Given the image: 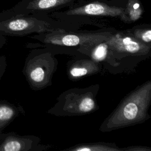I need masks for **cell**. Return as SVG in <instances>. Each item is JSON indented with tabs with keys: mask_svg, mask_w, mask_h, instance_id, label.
Wrapping results in <instances>:
<instances>
[{
	"mask_svg": "<svg viewBox=\"0 0 151 151\" xmlns=\"http://www.w3.org/2000/svg\"><path fill=\"white\" fill-rule=\"evenodd\" d=\"M58 61L51 52L35 49L28 54L22 73L34 90H42L51 85Z\"/></svg>",
	"mask_w": 151,
	"mask_h": 151,
	"instance_id": "3",
	"label": "cell"
},
{
	"mask_svg": "<svg viewBox=\"0 0 151 151\" xmlns=\"http://www.w3.org/2000/svg\"><path fill=\"white\" fill-rule=\"evenodd\" d=\"M63 150L67 151H122L114 143L94 142L78 144Z\"/></svg>",
	"mask_w": 151,
	"mask_h": 151,
	"instance_id": "13",
	"label": "cell"
},
{
	"mask_svg": "<svg viewBox=\"0 0 151 151\" xmlns=\"http://www.w3.org/2000/svg\"><path fill=\"white\" fill-rule=\"evenodd\" d=\"M59 28L28 14H19L11 9L0 12V35L24 36L32 33L48 32Z\"/></svg>",
	"mask_w": 151,
	"mask_h": 151,
	"instance_id": "4",
	"label": "cell"
},
{
	"mask_svg": "<svg viewBox=\"0 0 151 151\" xmlns=\"http://www.w3.org/2000/svg\"><path fill=\"white\" fill-rule=\"evenodd\" d=\"M7 66L6 58L5 55L0 56V80L3 77Z\"/></svg>",
	"mask_w": 151,
	"mask_h": 151,
	"instance_id": "16",
	"label": "cell"
},
{
	"mask_svg": "<svg viewBox=\"0 0 151 151\" xmlns=\"http://www.w3.org/2000/svg\"><path fill=\"white\" fill-rule=\"evenodd\" d=\"M106 40L112 52L139 56L150 51L151 45L139 41L129 33H111Z\"/></svg>",
	"mask_w": 151,
	"mask_h": 151,
	"instance_id": "6",
	"label": "cell"
},
{
	"mask_svg": "<svg viewBox=\"0 0 151 151\" xmlns=\"http://www.w3.org/2000/svg\"><path fill=\"white\" fill-rule=\"evenodd\" d=\"M7 41V39L5 36L0 35V50L5 45Z\"/></svg>",
	"mask_w": 151,
	"mask_h": 151,
	"instance_id": "17",
	"label": "cell"
},
{
	"mask_svg": "<svg viewBox=\"0 0 151 151\" xmlns=\"http://www.w3.org/2000/svg\"><path fill=\"white\" fill-rule=\"evenodd\" d=\"M99 84L85 88H73L64 91L57 99V102L47 113L57 116H76L91 113L98 106L96 96Z\"/></svg>",
	"mask_w": 151,
	"mask_h": 151,
	"instance_id": "2",
	"label": "cell"
},
{
	"mask_svg": "<svg viewBox=\"0 0 151 151\" xmlns=\"http://www.w3.org/2000/svg\"><path fill=\"white\" fill-rule=\"evenodd\" d=\"M99 71L100 64L99 63L91 59H81L70 62L67 68V75L71 80L77 81Z\"/></svg>",
	"mask_w": 151,
	"mask_h": 151,
	"instance_id": "9",
	"label": "cell"
},
{
	"mask_svg": "<svg viewBox=\"0 0 151 151\" xmlns=\"http://www.w3.org/2000/svg\"><path fill=\"white\" fill-rule=\"evenodd\" d=\"M127 33L139 41L151 45V29L150 28H136L127 31Z\"/></svg>",
	"mask_w": 151,
	"mask_h": 151,
	"instance_id": "14",
	"label": "cell"
},
{
	"mask_svg": "<svg viewBox=\"0 0 151 151\" xmlns=\"http://www.w3.org/2000/svg\"><path fill=\"white\" fill-rule=\"evenodd\" d=\"M151 148L141 146H132L122 148V151H150Z\"/></svg>",
	"mask_w": 151,
	"mask_h": 151,
	"instance_id": "15",
	"label": "cell"
},
{
	"mask_svg": "<svg viewBox=\"0 0 151 151\" xmlns=\"http://www.w3.org/2000/svg\"><path fill=\"white\" fill-rule=\"evenodd\" d=\"M110 32H73L62 28L40 33L32 37L45 44L63 47H83L93 44L107 39Z\"/></svg>",
	"mask_w": 151,
	"mask_h": 151,
	"instance_id": "5",
	"label": "cell"
},
{
	"mask_svg": "<svg viewBox=\"0 0 151 151\" xmlns=\"http://www.w3.org/2000/svg\"><path fill=\"white\" fill-rule=\"evenodd\" d=\"M80 50L88 55L90 59L99 63L104 61L112 52L106 40L90 45L80 47Z\"/></svg>",
	"mask_w": 151,
	"mask_h": 151,
	"instance_id": "12",
	"label": "cell"
},
{
	"mask_svg": "<svg viewBox=\"0 0 151 151\" xmlns=\"http://www.w3.org/2000/svg\"><path fill=\"white\" fill-rule=\"evenodd\" d=\"M68 15H91L102 17H119L124 21H128L126 9L110 6L101 2H94L68 10L65 12Z\"/></svg>",
	"mask_w": 151,
	"mask_h": 151,
	"instance_id": "8",
	"label": "cell"
},
{
	"mask_svg": "<svg viewBox=\"0 0 151 151\" xmlns=\"http://www.w3.org/2000/svg\"><path fill=\"white\" fill-rule=\"evenodd\" d=\"M49 147L41 145L40 139L37 136H21L10 132L6 134L0 144V151H37L47 150Z\"/></svg>",
	"mask_w": 151,
	"mask_h": 151,
	"instance_id": "7",
	"label": "cell"
},
{
	"mask_svg": "<svg viewBox=\"0 0 151 151\" xmlns=\"http://www.w3.org/2000/svg\"><path fill=\"white\" fill-rule=\"evenodd\" d=\"M151 101V80L139 86L120 102L104 120L99 130H112L142 123L150 116L148 110Z\"/></svg>",
	"mask_w": 151,
	"mask_h": 151,
	"instance_id": "1",
	"label": "cell"
},
{
	"mask_svg": "<svg viewBox=\"0 0 151 151\" xmlns=\"http://www.w3.org/2000/svg\"><path fill=\"white\" fill-rule=\"evenodd\" d=\"M24 113L23 107L6 100L0 101V132L15 118Z\"/></svg>",
	"mask_w": 151,
	"mask_h": 151,
	"instance_id": "11",
	"label": "cell"
},
{
	"mask_svg": "<svg viewBox=\"0 0 151 151\" xmlns=\"http://www.w3.org/2000/svg\"><path fill=\"white\" fill-rule=\"evenodd\" d=\"M73 0H24L11 8L14 12L28 14L38 10H45L57 7Z\"/></svg>",
	"mask_w": 151,
	"mask_h": 151,
	"instance_id": "10",
	"label": "cell"
}]
</instances>
